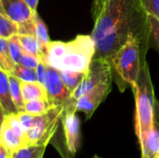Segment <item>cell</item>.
I'll return each instance as SVG.
<instances>
[{"instance_id":"obj_1","label":"cell","mask_w":159,"mask_h":158,"mask_svg":"<svg viewBox=\"0 0 159 158\" xmlns=\"http://www.w3.org/2000/svg\"><path fill=\"white\" fill-rule=\"evenodd\" d=\"M130 34H135L148 51L150 27L143 0H108L94 20L90 34L95 43L94 59L109 61Z\"/></svg>"},{"instance_id":"obj_2","label":"cell","mask_w":159,"mask_h":158,"mask_svg":"<svg viewBox=\"0 0 159 158\" xmlns=\"http://www.w3.org/2000/svg\"><path fill=\"white\" fill-rule=\"evenodd\" d=\"M147 51L143 48L140 39L130 34L126 42L109 60L115 79L119 91L132 88L141 73L142 65L146 61Z\"/></svg>"},{"instance_id":"obj_3","label":"cell","mask_w":159,"mask_h":158,"mask_svg":"<svg viewBox=\"0 0 159 158\" xmlns=\"http://www.w3.org/2000/svg\"><path fill=\"white\" fill-rule=\"evenodd\" d=\"M135 99V134L137 139L146 133L156 123V97L149 64L145 61L141 69L136 85L131 88Z\"/></svg>"},{"instance_id":"obj_4","label":"cell","mask_w":159,"mask_h":158,"mask_svg":"<svg viewBox=\"0 0 159 158\" xmlns=\"http://www.w3.org/2000/svg\"><path fill=\"white\" fill-rule=\"evenodd\" d=\"M61 124L56 131L59 139L52 138L50 142L62 158H75L81 144L80 120L76 115L75 102H70L63 106Z\"/></svg>"},{"instance_id":"obj_5","label":"cell","mask_w":159,"mask_h":158,"mask_svg":"<svg viewBox=\"0 0 159 158\" xmlns=\"http://www.w3.org/2000/svg\"><path fill=\"white\" fill-rule=\"evenodd\" d=\"M95 43L90 34H78L64 42L62 56L56 67L59 71L87 73L94 59Z\"/></svg>"},{"instance_id":"obj_6","label":"cell","mask_w":159,"mask_h":158,"mask_svg":"<svg viewBox=\"0 0 159 158\" xmlns=\"http://www.w3.org/2000/svg\"><path fill=\"white\" fill-rule=\"evenodd\" d=\"M63 106H53L47 113L34 115L33 123L26 131L27 146H44L50 142L61 124Z\"/></svg>"},{"instance_id":"obj_7","label":"cell","mask_w":159,"mask_h":158,"mask_svg":"<svg viewBox=\"0 0 159 158\" xmlns=\"http://www.w3.org/2000/svg\"><path fill=\"white\" fill-rule=\"evenodd\" d=\"M112 81L113 72L110 62L104 59H93L83 80L71 94V100L75 102L97 86Z\"/></svg>"},{"instance_id":"obj_8","label":"cell","mask_w":159,"mask_h":158,"mask_svg":"<svg viewBox=\"0 0 159 158\" xmlns=\"http://www.w3.org/2000/svg\"><path fill=\"white\" fill-rule=\"evenodd\" d=\"M0 7L4 13L19 27L18 34H34L33 11L24 0H0Z\"/></svg>"},{"instance_id":"obj_9","label":"cell","mask_w":159,"mask_h":158,"mask_svg":"<svg viewBox=\"0 0 159 158\" xmlns=\"http://www.w3.org/2000/svg\"><path fill=\"white\" fill-rule=\"evenodd\" d=\"M46 90L48 101L51 106H64L71 100V92L62 82L57 69L48 65Z\"/></svg>"},{"instance_id":"obj_10","label":"cell","mask_w":159,"mask_h":158,"mask_svg":"<svg viewBox=\"0 0 159 158\" xmlns=\"http://www.w3.org/2000/svg\"><path fill=\"white\" fill-rule=\"evenodd\" d=\"M111 89L112 82L103 83L97 86L96 88H94L93 89H91L90 91H89L88 93H86L75 101L76 112L84 113L87 116V120L90 119L96 109L107 98Z\"/></svg>"},{"instance_id":"obj_11","label":"cell","mask_w":159,"mask_h":158,"mask_svg":"<svg viewBox=\"0 0 159 158\" xmlns=\"http://www.w3.org/2000/svg\"><path fill=\"white\" fill-rule=\"evenodd\" d=\"M142 151V158H157L159 156V126H154L138 139Z\"/></svg>"},{"instance_id":"obj_12","label":"cell","mask_w":159,"mask_h":158,"mask_svg":"<svg viewBox=\"0 0 159 158\" xmlns=\"http://www.w3.org/2000/svg\"><path fill=\"white\" fill-rule=\"evenodd\" d=\"M0 142L7 147L12 154L18 150L26 147V141L20 137L4 120L0 129Z\"/></svg>"},{"instance_id":"obj_13","label":"cell","mask_w":159,"mask_h":158,"mask_svg":"<svg viewBox=\"0 0 159 158\" xmlns=\"http://www.w3.org/2000/svg\"><path fill=\"white\" fill-rule=\"evenodd\" d=\"M0 105L7 115L18 113L10 96L8 74L2 69H0Z\"/></svg>"},{"instance_id":"obj_14","label":"cell","mask_w":159,"mask_h":158,"mask_svg":"<svg viewBox=\"0 0 159 158\" xmlns=\"http://www.w3.org/2000/svg\"><path fill=\"white\" fill-rule=\"evenodd\" d=\"M20 89H21V95L24 102L32 100H37V99L48 100L46 88L38 82L20 81Z\"/></svg>"},{"instance_id":"obj_15","label":"cell","mask_w":159,"mask_h":158,"mask_svg":"<svg viewBox=\"0 0 159 158\" xmlns=\"http://www.w3.org/2000/svg\"><path fill=\"white\" fill-rule=\"evenodd\" d=\"M34 35L36 37V39L39 43L41 51L43 53V60H44L45 56L47 54L50 40H49V36H48V27H47L46 23L44 22V20L40 18L37 11L34 13Z\"/></svg>"},{"instance_id":"obj_16","label":"cell","mask_w":159,"mask_h":158,"mask_svg":"<svg viewBox=\"0 0 159 158\" xmlns=\"http://www.w3.org/2000/svg\"><path fill=\"white\" fill-rule=\"evenodd\" d=\"M8 79H9V90H10V96L12 99V102L14 105L17 108L18 112L24 111V101L22 99L21 95V89H20V80L17 78L15 75L8 74Z\"/></svg>"},{"instance_id":"obj_17","label":"cell","mask_w":159,"mask_h":158,"mask_svg":"<svg viewBox=\"0 0 159 158\" xmlns=\"http://www.w3.org/2000/svg\"><path fill=\"white\" fill-rule=\"evenodd\" d=\"M20 43L24 52L39 57L43 61V53L41 51L39 43L34 34H18Z\"/></svg>"},{"instance_id":"obj_18","label":"cell","mask_w":159,"mask_h":158,"mask_svg":"<svg viewBox=\"0 0 159 158\" xmlns=\"http://www.w3.org/2000/svg\"><path fill=\"white\" fill-rule=\"evenodd\" d=\"M19 34L18 25L13 22L2 10L0 7V37L8 39L14 34Z\"/></svg>"},{"instance_id":"obj_19","label":"cell","mask_w":159,"mask_h":158,"mask_svg":"<svg viewBox=\"0 0 159 158\" xmlns=\"http://www.w3.org/2000/svg\"><path fill=\"white\" fill-rule=\"evenodd\" d=\"M59 71V70H58ZM61 78L66 88L69 89L71 94L74 92V90L78 87V85L81 83L85 76V73L80 72H72V71H59Z\"/></svg>"},{"instance_id":"obj_20","label":"cell","mask_w":159,"mask_h":158,"mask_svg":"<svg viewBox=\"0 0 159 158\" xmlns=\"http://www.w3.org/2000/svg\"><path fill=\"white\" fill-rule=\"evenodd\" d=\"M14 65L8 52V39L0 37V69L12 74Z\"/></svg>"},{"instance_id":"obj_21","label":"cell","mask_w":159,"mask_h":158,"mask_svg":"<svg viewBox=\"0 0 159 158\" xmlns=\"http://www.w3.org/2000/svg\"><path fill=\"white\" fill-rule=\"evenodd\" d=\"M51 107V104L48 102V100L37 99L32 100L24 102V111L30 113L34 115H39L47 113Z\"/></svg>"},{"instance_id":"obj_22","label":"cell","mask_w":159,"mask_h":158,"mask_svg":"<svg viewBox=\"0 0 159 158\" xmlns=\"http://www.w3.org/2000/svg\"><path fill=\"white\" fill-rule=\"evenodd\" d=\"M22 82H37L36 69L25 67L20 64H15L12 74Z\"/></svg>"},{"instance_id":"obj_23","label":"cell","mask_w":159,"mask_h":158,"mask_svg":"<svg viewBox=\"0 0 159 158\" xmlns=\"http://www.w3.org/2000/svg\"><path fill=\"white\" fill-rule=\"evenodd\" d=\"M46 147L26 146L12 154V158H43Z\"/></svg>"},{"instance_id":"obj_24","label":"cell","mask_w":159,"mask_h":158,"mask_svg":"<svg viewBox=\"0 0 159 158\" xmlns=\"http://www.w3.org/2000/svg\"><path fill=\"white\" fill-rule=\"evenodd\" d=\"M147 17L150 27L151 47H154L159 52V18L151 13H147Z\"/></svg>"},{"instance_id":"obj_25","label":"cell","mask_w":159,"mask_h":158,"mask_svg":"<svg viewBox=\"0 0 159 158\" xmlns=\"http://www.w3.org/2000/svg\"><path fill=\"white\" fill-rule=\"evenodd\" d=\"M8 52L13 63L18 64L20 58L23 53V49L20 43L18 34H14L8 38Z\"/></svg>"},{"instance_id":"obj_26","label":"cell","mask_w":159,"mask_h":158,"mask_svg":"<svg viewBox=\"0 0 159 158\" xmlns=\"http://www.w3.org/2000/svg\"><path fill=\"white\" fill-rule=\"evenodd\" d=\"M41 61L42 60L39 57L29 54V53L23 51V53L21 54V56L20 58V61H19L18 64L25 66V67H29V68L36 69V67L38 66V64H39V62Z\"/></svg>"},{"instance_id":"obj_27","label":"cell","mask_w":159,"mask_h":158,"mask_svg":"<svg viewBox=\"0 0 159 158\" xmlns=\"http://www.w3.org/2000/svg\"><path fill=\"white\" fill-rule=\"evenodd\" d=\"M36 73H37V82L40 83L42 86H46L47 82V73H48V64L41 61L36 67Z\"/></svg>"},{"instance_id":"obj_28","label":"cell","mask_w":159,"mask_h":158,"mask_svg":"<svg viewBox=\"0 0 159 158\" xmlns=\"http://www.w3.org/2000/svg\"><path fill=\"white\" fill-rule=\"evenodd\" d=\"M17 115H18V117H19V120H20V124L22 125V127L24 128V129L27 131L29 129V128L31 127L32 123H33V120H34V115H32V114H30V113H27L25 111L18 112Z\"/></svg>"},{"instance_id":"obj_29","label":"cell","mask_w":159,"mask_h":158,"mask_svg":"<svg viewBox=\"0 0 159 158\" xmlns=\"http://www.w3.org/2000/svg\"><path fill=\"white\" fill-rule=\"evenodd\" d=\"M143 5L147 13L159 18V0H143Z\"/></svg>"},{"instance_id":"obj_30","label":"cell","mask_w":159,"mask_h":158,"mask_svg":"<svg viewBox=\"0 0 159 158\" xmlns=\"http://www.w3.org/2000/svg\"><path fill=\"white\" fill-rule=\"evenodd\" d=\"M107 1L108 0H94L93 1L92 7H91V14H92L93 20H95L100 15V13L103 9Z\"/></svg>"},{"instance_id":"obj_31","label":"cell","mask_w":159,"mask_h":158,"mask_svg":"<svg viewBox=\"0 0 159 158\" xmlns=\"http://www.w3.org/2000/svg\"><path fill=\"white\" fill-rule=\"evenodd\" d=\"M0 158H12V153L0 142Z\"/></svg>"},{"instance_id":"obj_32","label":"cell","mask_w":159,"mask_h":158,"mask_svg":"<svg viewBox=\"0 0 159 158\" xmlns=\"http://www.w3.org/2000/svg\"><path fill=\"white\" fill-rule=\"evenodd\" d=\"M27 5L30 7V8L33 10V11H36V8H37V5H38V0H24Z\"/></svg>"},{"instance_id":"obj_33","label":"cell","mask_w":159,"mask_h":158,"mask_svg":"<svg viewBox=\"0 0 159 158\" xmlns=\"http://www.w3.org/2000/svg\"><path fill=\"white\" fill-rule=\"evenodd\" d=\"M155 117L156 121L159 126V101L156 100V104H155Z\"/></svg>"},{"instance_id":"obj_34","label":"cell","mask_w":159,"mask_h":158,"mask_svg":"<svg viewBox=\"0 0 159 158\" xmlns=\"http://www.w3.org/2000/svg\"><path fill=\"white\" fill-rule=\"evenodd\" d=\"M6 115H7V114H6L5 110H4L3 107L0 105V129H1V126H2V124H3V121H4Z\"/></svg>"},{"instance_id":"obj_35","label":"cell","mask_w":159,"mask_h":158,"mask_svg":"<svg viewBox=\"0 0 159 158\" xmlns=\"http://www.w3.org/2000/svg\"><path fill=\"white\" fill-rule=\"evenodd\" d=\"M92 158H102V157H101V156H94Z\"/></svg>"},{"instance_id":"obj_36","label":"cell","mask_w":159,"mask_h":158,"mask_svg":"<svg viewBox=\"0 0 159 158\" xmlns=\"http://www.w3.org/2000/svg\"><path fill=\"white\" fill-rule=\"evenodd\" d=\"M157 158H159V156H158V157H157Z\"/></svg>"}]
</instances>
